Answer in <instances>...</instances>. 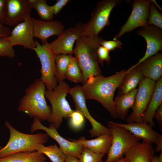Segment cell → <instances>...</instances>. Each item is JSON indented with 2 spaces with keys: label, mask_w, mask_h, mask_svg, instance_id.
I'll return each mask as SVG.
<instances>
[{
  "label": "cell",
  "mask_w": 162,
  "mask_h": 162,
  "mask_svg": "<svg viewBox=\"0 0 162 162\" xmlns=\"http://www.w3.org/2000/svg\"><path fill=\"white\" fill-rule=\"evenodd\" d=\"M132 69L131 67L127 70L124 69L107 77L101 75L88 79L82 86L86 99L98 101L112 118H117L114 101L115 92Z\"/></svg>",
  "instance_id": "cell-1"
},
{
  "label": "cell",
  "mask_w": 162,
  "mask_h": 162,
  "mask_svg": "<svg viewBox=\"0 0 162 162\" xmlns=\"http://www.w3.org/2000/svg\"><path fill=\"white\" fill-rule=\"evenodd\" d=\"M101 38L81 35L76 41L73 54L81 70L83 83L90 78L101 75L97 50Z\"/></svg>",
  "instance_id": "cell-2"
},
{
  "label": "cell",
  "mask_w": 162,
  "mask_h": 162,
  "mask_svg": "<svg viewBox=\"0 0 162 162\" xmlns=\"http://www.w3.org/2000/svg\"><path fill=\"white\" fill-rule=\"evenodd\" d=\"M46 88L40 79H36L31 83L20 100L18 111L40 121H49L51 116V109L45 99Z\"/></svg>",
  "instance_id": "cell-3"
},
{
  "label": "cell",
  "mask_w": 162,
  "mask_h": 162,
  "mask_svg": "<svg viewBox=\"0 0 162 162\" xmlns=\"http://www.w3.org/2000/svg\"><path fill=\"white\" fill-rule=\"evenodd\" d=\"M5 125L9 131L10 137L7 144L0 148V158L18 153L35 151L37 144H43L48 141L46 134L22 133L15 129L7 121Z\"/></svg>",
  "instance_id": "cell-4"
},
{
  "label": "cell",
  "mask_w": 162,
  "mask_h": 162,
  "mask_svg": "<svg viewBox=\"0 0 162 162\" xmlns=\"http://www.w3.org/2000/svg\"><path fill=\"white\" fill-rule=\"evenodd\" d=\"M70 88L64 81L58 83L53 89L47 90L45 96L51 105V114L48 121L58 129L64 118H70L72 110L66 99Z\"/></svg>",
  "instance_id": "cell-5"
},
{
  "label": "cell",
  "mask_w": 162,
  "mask_h": 162,
  "mask_svg": "<svg viewBox=\"0 0 162 162\" xmlns=\"http://www.w3.org/2000/svg\"><path fill=\"white\" fill-rule=\"evenodd\" d=\"M107 126L111 132L112 141L105 162H113L123 157L141 139L118 124L117 122L108 121Z\"/></svg>",
  "instance_id": "cell-6"
},
{
  "label": "cell",
  "mask_w": 162,
  "mask_h": 162,
  "mask_svg": "<svg viewBox=\"0 0 162 162\" xmlns=\"http://www.w3.org/2000/svg\"><path fill=\"white\" fill-rule=\"evenodd\" d=\"M122 2L121 0H103L99 2L90 20L84 24L81 35L98 37L100 32L110 24L109 18L112 10Z\"/></svg>",
  "instance_id": "cell-7"
},
{
  "label": "cell",
  "mask_w": 162,
  "mask_h": 162,
  "mask_svg": "<svg viewBox=\"0 0 162 162\" xmlns=\"http://www.w3.org/2000/svg\"><path fill=\"white\" fill-rule=\"evenodd\" d=\"M35 47L33 50L40 62L41 74L40 79L47 90L53 89L58 83L55 79V55L45 45H41L35 40Z\"/></svg>",
  "instance_id": "cell-8"
},
{
  "label": "cell",
  "mask_w": 162,
  "mask_h": 162,
  "mask_svg": "<svg viewBox=\"0 0 162 162\" xmlns=\"http://www.w3.org/2000/svg\"><path fill=\"white\" fill-rule=\"evenodd\" d=\"M156 82L145 77L139 85L132 111L126 118L127 123L142 122L153 93Z\"/></svg>",
  "instance_id": "cell-9"
},
{
  "label": "cell",
  "mask_w": 162,
  "mask_h": 162,
  "mask_svg": "<svg viewBox=\"0 0 162 162\" xmlns=\"http://www.w3.org/2000/svg\"><path fill=\"white\" fill-rule=\"evenodd\" d=\"M149 0H135L132 4L131 13L120 31L113 38V40L119 39L124 34L129 32L139 27L148 26L147 20L149 14Z\"/></svg>",
  "instance_id": "cell-10"
},
{
  "label": "cell",
  "mask_w": 162,
  "mask_h": 162,
  "mask_svg": "<svg viewBox=\"0 0 162 162\" xmlns=\"http://www.w3.org/2000/svg\"><path fill=\"white\" fill-rule=\"evenodd\" d=\"M69 94L74 102L76 110L82 114L91 123L92 127L89 133L92 137L98 136L104 134L111 135L109 128L96 121L89 113L86 106V99L82 86L77 85L70 88Z\"/></svg>",
  "instance_id": "cell-11"
},
{
  "label": "cell",
  "mask_w": 162,
  "mask_h": 162,
  "mask_svg": "<svg viewBox=\"0 0 162 162\" xmlns=\"http://www.w3.org/2000/svg\"><path fill=\"white\" fill-rule=\"evenodd\" d=\"M83 25L81 23H78L74 27L65 30L51 43L47 42L44 45L55 56L61 54L72 55L74 44L81 36Z\"/></svg>",
  "instance_id": "cell-12"
},
{
  "label": "cell",
  "mask_w": 162,
  "mask_h": 162,
  "mask_svg": "<svg viewBox=\"0 0 162 162\" xmlns=\"http://www.w3.org/2000/svg\"><path fill=\"white\" fill-rule=\"evenodd\" d=\"M57 129L52 124L48 127L44 126L41 123L40 120L35 118H34L30 127L31 132L38 130L45 131L48 136L57 142L59 148L65 154H70L78 159L83 148L82 144L73 140L72 141L67 140L59 134Z\"/></svg>",
  "instance_id": "cell-13"
},
{
  "label": "cell",
  "mask_w": 162,
  "mask_h": 162,
  "mask_svg": "<svg viewBox=\"0 0 162 162\" xmlns=\"http://www.w3.org/2000/svg\"><path fill=\"white\" fill-rule=\"evenodd\" d=\"M32 18L28 15L24 20L14 27L10 35L4 38L14 46L21 45L33 50L35 47Z\"/></svg>",
  "instance_id": "cell-14"
},
{
  "label": "cell",
  "mask_w": 162,
  "mask_h": 162,
  "mask_svg": "<svg viewBox=\"0 0 162 162\" xmlns=\"http://www.w3.org/2000/svg\"><path fill=\"white\" fill-rule=\"evenodd\" d=\"M142 37L146 43V49L144 56L134 65L136 66L148 58L158 53L162 50V29L157 27L148 25L142 27L136 32Z\"/></svg>",
  "instance_id": "cell-15"
},
{
  "label": "cell",
  "mask_w": 162,
  "mask_h": 162,
  "mask_svg": "<svg viewBox=\"0 0 162 162\" xmlns=\"http://www.w3.org/2000/svg\"><path fill=\"white\" fill-rule=\"evenodd\" d=\"M32 9L29 0H6L5 25L16 26L30 14Z\"/></svg>",
  "instance_id": "cell-16"
},
{
  "label": "cell",
  "mask_w": 162,
  "mask_h": 162,
  "mask_svg": "<svg viewBox=\"0 0 162 162\" xmlns=\"http://www.w3.org/2000/svg\"><path fill=\"white\" fill-rule=\"evenodd\" d=\"M34 37L39 39L42 44L47 42V39L53 35L58 36L64 30V26L60 22L56 20L49 21L32 18Z\"/></svg>",
  "instance_id": "cell-17"
},
{
  "label": "cell",
  "mask_w": 162,
  "mask_h": 162,
  "mask_svg": "<svg viewBox=\"0 0 162 162\" xmlns=\"http://www.w3.org/2000/svg\"><path fill=\"white\" fill-rule=\"evenodd\" d=\"M154 153L152 143L143 140L137 142L124 155L130 162H152Z\"/></svg>",
  "instance_id": "cell-18"
},
{
  "label": "cell",
  "mask_w": 162,
  "mask_h": 162,
  "mask_svg": "<svg viewBox=\"0 0 162 162\" xmlns=\"http://www.w3.org/2000/svg\"><path fill=\"white\" fill-rule=\"evenodd\" d=\"M136 137L145 141L155 143L157 132L153 129L149 124L143 122H136L127 124L117 123Z\"/></svg>",
  "instance_id": "cell-19"
},
{
  "label": "cell",
  "mask_w": 162,
  "mask_h": 162,
  "mask_svg": "<svg viewBox=\"0 0 162 162\" xmlns=\"http://www.w3.org/2000/svg\"><path fill=\"white\" fill-rule=\"evenodd\" d=\"M139 64L145 77L155 82L162 77V52L148 58Z\"/></svg>",
  "instance_id": "cell-20"
},
{
  "label": "cell",
  "mask_w": 162,
  "mask_h": 162,
  "mask_svg": "<svg viewBox=\"0 0 162 162\" xmlns=\"http://www.w3.org/2000/svg\"><path fill=\"white\" fill-rule=\"evenodd\" d=\"M74 141L81 143L83 147L94 152L105 155L108 153L112 141L111 135L104 134L94 139L87 140L84 137Z\"/></svg>",
  "instance_id": "cell-21"
},
{
  "label": "cell",
  "mask_w": 162,
  "mask_h": 162,
  "mask_svg": "<svg viewBox=\"0 0 162 162\" xmlns=\"http://www.w3.org/2000/svg\"><path fill=\"white\" fill-rule=\"evenodd\" d=\"M162 104V78L156 83L151 99L142 118V122L148 123L152 127L155 125L153 119L155 112Z\"/></svg>",
  "instance_id": "cell-22"
},
{
  "label": "cell",
  "mask_w": 162,
  "mask_h": 162,
  "mask_svg": "<svg viewBox=\"0 0 162 162\" xmlns=\"http://www.w3.org/2000/svg\"><path fill=\"white\" fill-rule=\"evenodd\" d=\"M137 91V88H136L115 98L114 101L117 118L122 120L126 119L129 110L134 106Z\"/></svg>",
  "instance_id": "cell-23"
},
{
  "label": "cell",
  "mask_w": 162,
  "mask_h": 162,
  "mask_svg": "<svg viewBox=\"0 0 162 162\" xmlns=\"http://www.w3.org/2000/svg\"><path fill=\"white\" fill-rule=\"evenodd\" d=\"M132 69L126 74L118 88L120 95L126 94L136 88L144 78L140 66L134 65Z\"/></svg>",
  "instance_id": "cell-24"
},
{
  "label": "cell",
  "mask_w": 162,
  "mask_h": 162,
  "mask_svg": "<svg viewBox=\"0 0 162 162\" xmlns=\"http://www.w3.org/2000/svg\"><path fill=\"white\" fill-rule=\"evenodd\" d=\"M0 162H46L44 155L37 151L21 152L0 158Z\"/></svg>",
  "instance_id": "cell-25"
},
{
  "label": "cell",
  "mask_w": 162,
  "mask_h": 162,
  "mask_svg": "<svg viewBox=\"0 0 162 162\" xmlns=\"http://www.w3.org/2000/svg\"><path fill=\"white\" fill-rule=\"evenodd\" d=\"M35 150L46 156L52 162H65L66 155L56 145L45 146L37 144Z\"/></svg>",
  "instance_id": "cell-26"
},
{
  "label": "cell",
  "mask_w": 162,
  "mask_h": 162,
  "mask_svg": "<svg viewBox=\"0 0 162 162\" xmlns=\"http://www.w3.org/2000/svg\"><path fill=\"white\" fill-rule=\"evenodd\" d=\"M72 55L59 54L55 56L56 72L55 79L57 83L66 79V71Z\"/></svg>",
  "instance_id": "cell-27"
},
{
  "label": "cell",
  "mask_w": 162,
  "mask_h": 162,
  "mask_svg": "<svg viewBox=\"0 0 162 162\" xmlns=\"http://www.w3.org/2000/svg\"><path fill=\"white\" fill-rule=\"evenodd\" d=\"M32 8L37 12L42 20L47 21L51 20L54 17L50 6L48 5L46 0H29Z\"/></svg>",
  "instance_id": "cell-28"
},
{
  "label": "cell",
  "mask_w": 162,
  "mask_h": 162,
  "mask_svg": "<svg viewBox=\"0 0 162 162\" xmlns=\"http://www.w3.org/2000/svg\"><path fill=\"white\" fill-rule=\"evenodd\" d=\"M66 78L75 83L83 84V76L77 61L74 56H72L68 67L65 75Z\"/></svg>",
  "instance_id": "cell-29"
},
{
  "label": "cell",
  "mask_w": 162,
  "mask_h": 162,
  "mask_svg": "<svg viewBox=\"0 0 162 162\" xmlns=\"http://www.w3.org/2000/svg\"><path fill=\"white\" fill-rule=\"evenodd\" d=\"M152 2L149 5L148 25L154 26L162 29V14L158 10L154 3Z\"/></svg>",
  "instance_id": "cell-30"
},
{
  "label": "cell",
  "mask_w": 162,
  "mask_h": 162,
  "mask_svg": "<svg viewBox=\"0 0 162 162\" xmlns=\"http://www.w3.org/2000/svg\"><path fill=\"white\" fill-rule=\"evenodd\" d=\"M104 155L94 152L84 147L78 158V162H102V158Z\"/></svg>",
  "instance_id": "cell-31"
},
{
  "label": "cell",
  "mask_w": 162,
  "mask_h": 162,
  "mask_svg": "<svg viewBox=\"0 0 162 162\" xmlns=\"http://www.w3.org/2000/svg\"><path fill=\"white\" fill-rule=\"evenodd\" d=\"M15 55L13 46L4 38L0 37V56L11 58Z\"/></svg>",
  "instance_id": "cell-32"
},
{
  "label": "cell",
  "mask_w": 162,
  "mask_h": 162,
  "mask_svg": "<svg viewBox=\"0 0 162 162\" xmlns=\"http://www.w3.org/2000/svg\"><path fill=\"white\" fill-rule=\"evenodd\" d=\"M70 118V125L73 129H79L83 126L84 122V117L79 112L74 110Z\"/></svg>",
  "instance_id": "cell-33"
},
{
  "label": "cell",
  "mask_w": 162,
  "mask_h": 162,
  "mask_svg": "<svg viewBox=\"0 0 162 162\" xmlns=\"http://www.w3.org/2000/svg\"><path fill=\"white\" fill-rule=\"evenodd\" d=\"M110 52L103 47L100 45L97 50V57L98 63L103 66L104 62H106L107 64L111 62V58L109 55Z\"/></svg>",
  "instance_id": "cell-34"
},
{
  "label": "cell",
  "mask_w": 162,
  "mask_h": 162,
  "mask_svg": "<svg viewBox=\"0 0 162 162\" xmlns=\"http://www.w3.org/2000/svg\"><path fill=\"white\" fill-rule=\"evenodd\" d=\"M100 44L110 52L115 50L116 48H122V41L118 40H105L102 39Z\"/></svg>",
  "instance_id": "cell-35"
},
{
  "label": "cell",
  "mask_w": 162,
  "mask_h": 162,
  "mask_svg": "<svg viewBox=\"0 0 162 162\" xmlns=\"http://www.w3.org/2000/svg\"><path fill=\"white\" fill-rule=\"evenodd\" d=\"M69 1V0H58L53 5L50 6L54 16L57 15Z\"/></svg>",
  "instance_id": "cell-36"
},
{
  "label": "cell",
  "mask_w": 162,
  "mask_h": 162,
  "mask_svg": "<svg viewBox=\"0 0 162 162\" xmlns=\"http://www.w3.org/2000/svg\"><path fill=\"white\" fill-rule=\"evenodd\" d=\"M6 12V0H0V23L5 25Z\"/></svg>",
  "instance_id": "cell-37"
},
{
  "label": "cell",
  "mask_w": 162,
  "mask_h": 162,
  "mask_svg": "<svg viewBox=\"0 0 162 162\" xmlns=\"http://www.w3.org/2000/svg\"><path fill=\"white\" fill-rule=\"evenodd\" d=\"M11 30L4 24L0 23V37L6 38L10 34Z\"/></svg>",
  "instance_id": "cell-38"
},
{
  "label": "cell",
  "mask_w": 162,
  "mask_h": 162,
  "mask_svg": "<svg viewBox=\"0 0 162 162\" xmlns=\"http://www.w3.org/2000/svg\"><path fill=\"white\" fill-rule=\"evenodd\" d=\"M154 117L160 125L162 124V104L158 108L155 113Z\"/></svg>",
  "instance_id": "cell-39"
},
{
  "label": "cell",
  "mask_w": 162,
  "mask_h": 162,
  "mask_svg": "<svg viewBox=\"0 0 162 162\" xmlns=\"http://www.w3.org/2000/svg\"><path fill=\"white\" fill-rule=\"evenodd\" d=\"M155 144H156L155 151L157 152L162 151V135L158 133L157 139Z\"/></svg>",
  "instance_id": "cell-40"
},
{
  "label": "cell",
  "mask_w": 162,
  "mask_h": 162,
  "mask_svg": "<svg viewBox=\"0 0 162 162\" xmlns=\"http://www.w3.org/2000/svg\"><path fill=\"white\" fill-rule=\"evenodd\" d=\"M65 162H78V160L76 157L70 154H65Z\"/></svg>",
  "instance_id": "cell-41"
},
{
  "label": "cell",
  "mask_w": 162,
  "mask_h": 162,
  "mask_svg": "<svg viewBox=\"0 0 162 162\" xmlns=\"http://www.w3.org/2000/svg\"><path fill=\"white\" fill-rule=\"evenodd\" d=\"M159 156H154L152 158V162H162V151Z\"/></svg>",
  "instance_id": "cell-42"
},
{
  "label": "cell",
  "mask_w": 162,
  "mask_h": 162,
  "mask_svg": "<svg viewBox=\"0 0 162 162\" xmlns=\"http://www.w3.org/2000/svg\"><path fill=\"white\" fill-rule=\"evenodd\" d=\"M113 162H130L125 157H122L120 159Z\"/></svg>",
  "instance_id": "cell-43"
},
{
  "label": "cell",
  "mask_w": 162,
  "mask_h": 162,
  "mask_svg": "<svg viewBox=\"0 0 162 162\" xmlns=\"http://www.w3.org/2000/svg\"><path fill=\"white\" fill-rule=\"evenodd\" d=\"M1 148V147H0V148Z\"/></svg>",
  "instance_id": "cell-44"
}]
</instances>
